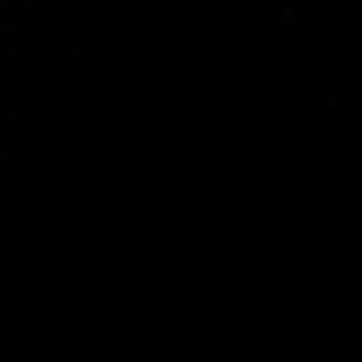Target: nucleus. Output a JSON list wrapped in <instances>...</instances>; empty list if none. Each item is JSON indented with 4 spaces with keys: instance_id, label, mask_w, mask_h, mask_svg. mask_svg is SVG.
<instances>
[]
</instances>
